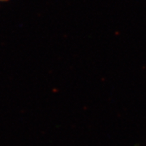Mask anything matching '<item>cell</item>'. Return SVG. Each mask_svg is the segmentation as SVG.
Wrapping results in <instances>:
<instances>
[{
	"instance_id": "obj_1",
	"label": "cell",
	"mask_w": 146,
	"mask_h": 146,
	"mask_svg": "<svg viewBox=\"0 0 146 146\" xmlns=\"http://www.w3.org/2000/svg\"><path fill=\"white\" fill-rule=\"evenodd\" d=\"M9 0H0V3H4V2H8Z\"/></svg>"
}]
</instances>
